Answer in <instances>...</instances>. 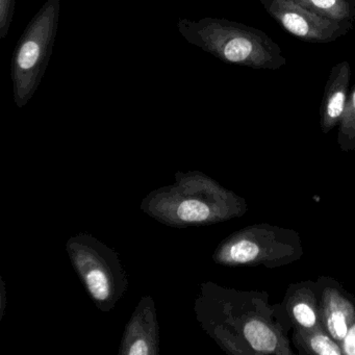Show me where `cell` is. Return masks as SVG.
<instances>
[{"label": "cell", "mask_w": 355, "mask_h": 355, "mask_svg": "<svg viewBox=\"0 0 355 355\" xmlns=\"http://www.w3.org/2000/svg\"><path fill=\"white\" fill-rule=\"evenodd\" d=\"M61 0H47L24 30L11 61L14 103L19 109L34 97L53 55L59 31Z\"/></svg>", "instance_id": "obj_5"}, {"label": "cell", "mask_w": 355, "mask_h": 355, "mask_svg": "<svg viewBox=\"0 0 355 355\" xmlns=\"http://www.w3.org/2000/svg\"><path fill=\"white\" fill-rule=\"evenodd\" d=\"M304 255L298 232L269 223L253 224L222 241L214 253L225 267H284Z\"/></svg>", "instance_id": "obj_4"}, {"label": "cell", "mask_w": 355, "mask_h": 355, "mask_svg": "<svg viewBox=\"0 0 355 355\" xmlns=\"http://www.w3.org/2000/svg\"><path fill=\"white\" fill-rule=\"evenodd\" d=\"M336 142L343 153L355 150V84L349 92L346 109L338 124Z\"/></svg>", "instance_id": "obj_14"}, {"label": "cell", "mask_w": 355, "mask_h": 355, "mask_svg": "<svg viewBox=\"0 0 355 355\" xmlns=\"http://www.w3.org/2000/svg\"><path fill=\"white\" fill-rule=\"evenodd\" d=\"M318 279L321 284L322 324L328 334L342 345L355 325V298L334 278L322 276Z\"/></svg>", "instance_id": "obj_9"}, {"label": "cell", "mask_w": 355, "mask_h": 355, "mask_svg": "<svg viewBox=\"0 0 355 355\" xmlns=\"http://www.w3.org/2000/svg\"><path fill=\"white\" fill-rule=\"evenodd\" d=\"M293 343L301 354L342 355V345L336 342L327 330L321 327L311 330H294Z\"/></svg>", "instance_id": "obj_12"}, {"label": "cell", "mask_w": 355, "mask_h": 355, "mask_svg": "<svg viewBox=\"0 0 355 355\" xmlns=\"http://www.w3.org/2000/svg\"><path fill=\"white\" fill-rule=\"evenodd\" d=\"M15 9L16 0H0V39L9 35Z\"/></svg>", "instance_id": "obj_15"}, {"label": "cell", "mask_w": 355, "mask_h": 355, "mask_svg": "<svg viewBox=\"0 0 355 355\" xmlns=\"http://www.w3.org/2000/svg\"><path fill=\"white\" fill-rule=\"evenodd\" d=\"M259 3L286 32L305 42H334L354 28V22L318 15L292 0H259Z\"/></svg>", "instance_id": "obj_7"}, {"label": "cell", "mask_w": 355, "mask_h": 355, "mask_svg": "<svg viewBox=\"0 0 355 355\" xmlns=\"http://www.w3.org/2000/svg\"><path fill=\"white\" fill-rule=\"evenodd\" d=\"M267 292L201 284L195 311L201 327L232 355H294Z\"/></svg>", "instance_id": "obj_1"}, {"label": "cell", "mask_w": 355, "mask_h": 355, "mask_svg": "<svg viewBox=\"0 0 355 355\" xmlns=\"http://www.w3.org/2000/svg\"><path fill=\"white\" fill-rule=\"evenodd\" d=\"M182 175L176 184L149 196V215L164 223L214 224L240 218L248 211L243 197L201 173Z\"/></svg>", "instance_id": "obj_3"}, {"label": "cell", "mask_w": 355, "mask_h": 355, "mask_svg": "<svg viewBox=\"0 0 355 355\" xmlns=\"http://www.w3.org/2000/svg\"><path fill=\"white\" fill-rule=\"evenodd\" d=\"M350 64L346 60L330 69L320 105V128L324 135L329 134L342 120L350 92Z\"/></svg>", "instance_id": "obj_11"}, {"label": "cell", "mask_w": 355, "mask_h": 355, "mask_svg": "<svg viewBox=\"0 0 355 355\" xmlns=\"http://www.w3.org/2000/svg\"><path fill=\"white\" fill-rule=\"evenodd\" d=\"M159 344V326L155 303L150 297L141 300L124 332L121 354H157Z\"/></svg>", "instance_id": "obj_10"}, {"label": "cell", "mask_w": 355, "mask_h": 355, "mask_svg": "<svg viewBox=\"0 0 355 355\" xmlns=\"http://www.w3.org/2000/svg\"><path fill=\"white\" fill-rule=\"evenodd\" d=\"M74 269L99 309L109 311L128 290V278L113 249L89 234L67 243Z\"/></svg>", "instance_id": "obj_6"}, {"label": "cell", "mask_w": 355, "mask_h": 355, "mask_svg": "<svg viewBox=\"0 0 355 355\" xmlns=\"http://www.w3.org/2000/svg\"><path fill=\"white\" fill-rule=\"evenodd\" d=\"M321 284L319 279L291 284L284 300L275 304L276 315L286 330H311L323 326L320 309Z\"/></svg>", "instance_id": "obj_8"}, {"label": "cell", "mask_w": 355, "mask_h": 355, "mask_svg": "<svg viewBox=\"0 0 355 355\" xmlns=\"http://www.w3.org/2000/svg\"><path fill=\"white\" fill-rule=\"evenodd\" d=\"M309 11L342 21H355V0H292Z\"/></svg>", "instance_id": "obj_13"}, {"label": "cell", "mask_w": 355, "mask_h": 355, "mask_svg": "<svg viewBox=\"0 0 355 355\" xmlns=\"http://www.w3.org/2000/svg\"><path fill=\"white\" fill-rule=\"evenodd\" d=\"M180 36L220 61L251 69L278 70L286 65L279 45L263 31L225 18H180Z\"/></svg>", "instance_id": "obj_2"}]
</instances>
